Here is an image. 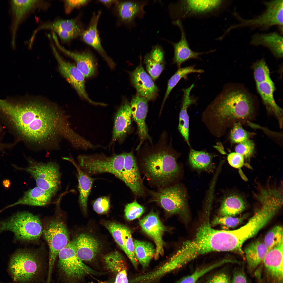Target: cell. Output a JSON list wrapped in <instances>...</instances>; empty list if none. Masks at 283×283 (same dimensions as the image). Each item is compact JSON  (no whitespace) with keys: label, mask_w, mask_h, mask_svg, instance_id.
Returning <instances> with one entry per match:
<instances>
[{"label":"cell","mask_w":283,"mask_h":283,"mask_svg":"<svg viewBox=\"0 0 283 283\" xmlns=\"http://www.w3.org/2000/svg\"><path fill=\"white\" fill-rule=\"evenodd\" d=\"M49 248V269L47 283H50L53 265L59 253L69 242L68 231L64 223L58 220L50 221L43 230Z\"/></svg>","instance_id":"obj_14"},{"label":"cell","mask_w":283,"mask_h":283,"mask_svg":"<svg viewBox=\"0 0 283 283\" xmlns=\"http://www.w3.org/2000/svg\"><path fill=\"white\" fill-rule=\"evenodd\" d=\"M227 262H228V260H222L197 269L191 275L183 278L178 283H197L198 280L204 275Z\"/></svg>","instance_id":"obj_40"},{"label":"cell","mask_w":283,"mask_h":283,"mask_svg":"<svg viewBox=\"0 0 283 283\" xmlns=\"http://www.w3.org/2000/svg\"><path fill=\"white\" fill-rule=\"evenodd\" d=\"M204 72V70L203 69L195 68L194 65L179 68L177 71L168 80L166 91L162 102V108L171 91L182 78H184V79H186L187 76L189 74L193 73H202Z\"/></svg>","instance_id":"obj_38"},{"label":"cell","mask_w":283,"mask_h":283,"mask_svg":"<svg viewBox=\"0 0 283 283\" xmlns=\"http://www.w3.org/2000/svg\"><path fill=\"white\" fill-rule=\"evenodd\" d=\"M38 258L35 253L27 250H20L15 252L11 257L9 265L12 279L21 283L34 279L41 268Z\"/></svg>","instance_id":"obj_12"},{"label":"cell","mask_w":283,"mask_h":283,"mask_svg":"<svg viewBox=\"0 0 283 283\" xmlns=\"http://www.w3.org/2000/svg\"><path fill=\"white\" fill-rule=\"evenodd\" d=\"M283 229L280 225L273 227L267 233L263 242L268 250L272 248L283 240Z\"/></svg>","instance_id":"obj_41"},{"label":"cell","mask_w":283,"mask_h":283,"mask_svg":"<svg viewBox=\"0 0 283 283\" xmlns=\"http://www.w3.org/2000/svg\"><path fill=\"white\" fill-rule=\"evenodd\" d=\"M64 159L71 162L77 170L79 193V201L83 210L84 213H86L88 197L92 187L93 179L84 172L73 159L65 157Z\"/></svg>","instance_id":"obj_32"},{"label":"cell","mask_w":283,"mask_h":283,"mask_svg":"<svg viewBox=\"0 0 283 283\" xmlns=\"http://www.w3.org/2000/svg\"><path fill=\"white\" fill-rule=\"evenodd\" d=\"M226 1L215 0L178 1L170 4L171 17L175 20L191 17L202 18L217 15L225 7Z\"/></svg>","instance_id":"obj_6"},{"label":"cell","mask_w":283,"mask_h":283,"mask_svg":"<svg viewBox=\"0 0 283 283\" xmlns=\"http://www.w3.org/2000/svg\"><path fill=\"white\" fill-rule=\"evenodd\" d=\"M250 134L242 128L241 123L238 121L233 123L230 132V138L232 142L240 143L249 139Z\"/></svg>","instance_id":"obj_43"},{"label":"cell","mask_w":283,"mask_h":283,"mask_svg":"<svg viewBox=\"0 0 283 283\" xmlns=\"http://www.w3.org/2000/svg\"><path fill=\"white\" fill-rule=\"evenodd\" d=\"M213 252H227L225 231L212 228L207 220L198 228L194 238L183 243L176 255L183 266L199 256Z\"/></svg>","instance_id":"obj_4"},{"label":"cell","mask_w":283,"mask_h":283,"mask_svg":"<svg viewBox=\"0 0 283 283\" xmlns=\"http://www.w3.org/2000/svg\"><path fill=\"white\" fill-rule=\"evenodd\" d=\"M58 256L59 273L65 283H78L88 275L98 273L79 259L72 241Z\"/></svg>","instance_id":"obj_9"},{"label":"cell","mask_w":283,"mask_h":283,"mask_svg":"<svg viewBox=\"0 0 283 283\" xmlns=\"http://www.w3.org/2000/svg\"><path fill=\"white\" fill-rule=\"evenodd\" d=\"M177 155L170 145L161 143L146 149L140 156L139 167L151 183L160 188L171 185L179 177Z\"/></svg>","instance_id":"obj_3"},{"label":"cell","mask_w":283,"mask_h":283,"mask_svg":"<svg viewBox=\"0 0 283 283\" xmlns=\"http://www.w3.org/2000/svg\"><path fill=\"white\" fill-rule=\"evenodd\" d=\"M43 29H51L56 32L63 41H68L81 35L82 31L75 19H59L52 22L44 24L34 31L30 42L32 43L36 33Z\"/></svg>","instance_id":"obj_20"},{"label":"cell","mask_w":283,"mask_h":283,"mask_svg":"<svg viewBox=\"0 0 283 283\" xmlns=\"http://www.w3.org/2000/svg\"><path fill=\"white\" fill-rule=\"evenodd\" d=\"M232 283H247L246 278L243 273L241 272L235 273Z\"/></svg>","instance_id":"obj_52"},{"label":"cell","mask_w":283,"mask_h":283,"mask_svg":"<svg viewBox=\"0 0 283 283\" xmlns=\"http://www.w3.org/2000/svg\"><path fill=\"white\" fill-rule=\"evenodd\" d=\"M110 208V201L109 197L104 196L97 198L93 205L94 211L100 214H105L109 211Z\"/></svg>","instance_id":"obj_47"},{"label":"cell","mask_w":283,"mask_h":283,"mask_svg":"<svg viewBox=\"0 0 283 283\" xmlns=\"http://www.w3.org/2000/svg\"><path fill=\"white\" fill-rule=\"evenodd\" d=\"M282 36L276 32L267 33H256L252 36L250 44L254 46H262L268 48L277 57L283 55Z\"/></svg>","instance_id":"obj_25"},{"label":"cell","mask_w":283,"mask_h":283,"mask_svg":"<svg viewBox=\"0 0 283 283\" xmlns=\"http://www.w3.org/2000/svg\"><path fill=\"white\" fill-rule=\"evenodd\" d=\"M132 118L130 103L126 100L122 103L115 114L110 146L116 141L119 143L122 142L130 130Z\"/></svg>","instance_id":"obj_17"},{"label":"cell","mask_w":283,"mask_h":283,"mask_svg":"<svg viewBox=\"0 0 283 283\" xmlns=\"http://www.w3.org/2000/svg\"><path fill=\"white\" fill-rule=\"evenodd\" d=\"M245 207V202L241 197L230 194L223 199L219 213L221 216L233 217L242 212Z\"/></svg>","instance_id":"obj_33"},{"label":"cell","mask_w":283,"mask_h":283,"mask_svg":"<svg viewBox=\"0 0 283 283\" xmlns=\"http://www.w3.org/2000/svg\"><path fill=\"white\" fill-rule=\"evenodd\" d=\"M99 1L107 5H109L113 3L117 2V1L115 0H100Z\"/></svg>","instance_id":"obj_53"},{"label":"cell","mask_w":283,"mask_h":283,"mask_svg":"<svg viewBox=\"0 0 283 283\" xmlns=\"http://www.w3.org/2000/svg\"><path fill=\"white\" fill-rule=\"evenodd\" d=\"M207 283H230L227 275L223 273L217 274L212 277Z\"/></svg>","instance_id":"obj_50"},{"label":"cell","mask_w":283,"mask_h":283,"mask_svg":"<svg viewBox=\"0 0 283 283\" xmlns=\"http://www.w3.org/2000/svg\"><path fill=\"white\" fill-rule=\"evenodd\" d=\"M125 247L126 250L125 254L135 268H137L139 263L135 254L133 240L130 230L128 232L126 237Z\"/></svg>","instance_id":"obj_44"},{"label":"cell","mask_w":283,"mask_h":283,"mask_svg":"<svg viewBox=\"0 0 283 283\" xmlns=\"http://www.w3.org/2000/svg\"><path fill=\"white\" fill-rule=\"evenodd\" d=\"M268 250L263 242L259 240L254 241L248 246L245 249L244 252L250 268H255L263 262Z\"/></svg>","instance_id":"obj_34"},{"label":"cell","mask_w":283,"mask_h":283,"mask_svg":"<svg viewBox=\"0 0 283 283\" xmlns=\"http://www.w3.org/2000/svg\"><path fill=\"white\" fill-rule=\"evenodd\" d=\"M0 111L21 139L38 147H57L61 138L69 141L75 135L67 117L48 103L0 99Z\"/></svg>","instance_id":"obj_1"},{"label":"cell","mask_w":283,"mask_h":283,"mask_svg":"<svg viewBox=\"0 0 283 283\" xmlns=\"http://www.w3.org/2000/svg\"><path fill=\"white\" fill-rule=\"evenodd\" d=\"M38 216L27 211L18 212L6 220L0 221V233L9 231L17 240L30 242L39 239L43 233Z\"/></svg>","instance_id":"obj_5"},{"label":"cell","mask_w":283,"mask_h":283,"mask_svg":"<svg viewBox=\"0 0 283 283\" xmlns=\"http://www.w3.org/2000/svg\"><path fill=\"white\" fill-rule=\"evenodd\" d=\"M115 275V283H129L126 268L121 270Z\"/></svg>","instance_id":"obj_51"},{"label":"cell","mask_w":283,"mask_h":283,"mask_svg":"<svg viewBox=\"0 0 283 283\" xmlns=\"http://www.w3.org/2000/svg\"><path fill=\"white\" fill-rule=\"evenodd\" d=\"M139 224L143 231L153 240L156 245L154 258L157 259L164 253L163 237L166 228L158 214L153 211L141 219Z\"/></svg>","instance_id":"obj_16"},{"label":"cell","mask_w":283,"mask_h":283,"mask_svg":"<svg viewBox=\"0 0 283 283\" xmlns=\"http://www.w3.org/2000/svg\"><path fill=\"white\" fill-rule=\"evenodd\" d=\"M257 90L268 111L277 117L280 126L282 125V110L276 104L274 97L275 88L270 76V71L263 58L252 66Z\"/></svg>","instance_id":"obj_10"},{"label":"cell","mask_w":283,"mask_h":283,"mask_svg":"<svg viewBox=\"0 0 283 283\" xmlns=\"http://www.w3.org/2000/svg\"><path fill=\"white\" fill-rule=\"evenodd\" d=\"M213 158L211 155L205 151L191 149L189 156V162L191 167L195 170L212 172L214 169Z\"/></svg>","instance_id":"obj_35"},{"label":"cell","mask_w":283,"mask_h":283,"mask_svg":"<svg viewBox=\"0 0 283 283\" xmlns=\"http://www.w3.org/2000/svg\"><path fill=\"white\" fill-rule=\"evenodd\" d=\"M39 2V1L36 0L11 1V8L13 16L12 44L13 48L15 46V35L19 25L25 16Z\"/></svg>","instance_id":"obj_29"},{"label":"cell","mask_w":283,"mask_h":283,"mask_svg":"<svg viewBox=\"0 0 283 283\" xmlns=\"http://www.w3.org/2000/svg\"><path fill=\"white\" fill-rule=\"evenodd\" d=\"M164 55L161 46L157 45L153 46L150 52L144 57L146 70L153 80H156L164 69Z\"/></svg>","instance_id":"obj_30"},{"label":"cell","mask_w":283,"mask_h":283,"mask_svg":"<svg viewBox=\"0 0 283 283\" xmlns=\"http://www.w3.org/2000/svg\"><path fill=\"white\" fill-rule=\"evenodd\" d=\"M134 252L139 263L144 268L148 266L154 257L155 250L153 245L146 241L135 240H133Z\"/></svg>","instance_id":"obj_36"},{"label":"cell","mask_w":283,"mask_h":283,"mask_svg":"<svg viewBox=\"0 0 283 283\" xmlns=\"http://www.w3.org/2000/svg\"><path fill=\"white\" fill-rule=\"evenodd\" d=\"M103 260L106 268L115 275L120 270L126 268L122 255L117 251L106 254L104 256Z\"/></svg>","instance_id":"obj_39"},{"label":"cell","mask_w":283,"mask_h":283,"mask_svg":"<svg viewBox=\"0 0 283 283\" xmlns=\"http://www.w3.org/2000/svg\"><path fill=\"white\" fill-rule=\"evenodd\" d=\"M125 153L110 156L103 153L82 154L78 157V166L90 176L104 173L114 175L120 179L124 161Z\"/></svg>","instance_id":"obj_7"},{"label":"cell","mask_w":283,"mask_h":283,"mask_svg":"<svg viewBox=\"0 0 283 283\" xmlns=\"http://www.w3.org/2000/svg\"><path fill=\"white\" fill-rule=\"evenodd\" d=\"M132 117L136 122L140 141L137 150H139L146 139L151 140L148 133L145 120L148 111V100L137 94L132 97L130 103Z\"/></svg>","instance_id":"obj_19"},{"label":"cell","mask_w":283,"mask_h":283,"mask_svg":"<svg viewBox=\"0 0 283 283\" xmlns=\"http://www.w3.org/2000/svg\"><path fill=\"white\" fill-rule=\"evenodd\" d=\"M145 211L144 207L134 200L126 205L124 210V215L127 220L132 221L139 218Z\"/></svg>","instance_id":"obj_42"},{"label":"cell","mask_w":283,"mask_h":283,"mask_svg":"<svg viewBox=\"0 0 283 283\" xmlns=\"http://www.w3.org/2000/svg\"><path fill=\"white\" fill-rule=\"evenodd\" d=\"M131 73V82L136 89L137 94L148 101L155 99L158 88L153 79L144 70L141 63Z\"/></svg>","instance_id":"obj_21"},{"label":"cell","mask_w":283,"mask_h":283,"mask_svg":"<svg viewBox=\"0 0 283 283\" xmlns=\"http://www.w3.org/2000/svg\"><path fill=\"white\" fill-rule=\"evenodd\" d=\"M150 201L160 205L170 214H184L188 210L186 191L181 185L172 184L156 191H148Z\"/></svg>","instance_id":"obj_13"},{"label":"cell","mask_w":283,"mask_h":283,"mask_svg":"<svg viewBox=\"0 0 283 283\" xmlns=\"http://www.w3.org/2000/svg\"><path fill=\"white\" fill-rule=\"evenodd\" d=\"M254 103L251 95L243 88L226 86L204 112L203 122L213 134L220 137L233 122L251 117Z\"/></svg>","instance_id":"obj_2"},{"label":"cell","mask_w":283,"mask_h":283,"mask_svg":"<svg viewBox=\"0 0 283 283\" xmlns=\"http://www.w3.org/2000/svg\"><path fill=\"white\" fill-rule=\"evenodd\" d=\"M115 278L110 279L109 280L102 282L99 283H115Z\"/></svg>","instance_id":"obj_55"},{"label":"cell","mask_w":283,"mask_h":283,"mask_svg":"<svg viewBox=\"0 0 283 283\" xmlns=\"http://www.w3.org/2000/svg\"><path fill=\"white\" fill-rule=\"evenodd\" d=\"M242 220L243 218L241 217L221 216L215 218L212 223L213 225H220L228 227H233L238 225Z\"/></svg>","instance_id":"obj_46"},{"label":"cell","mask_w":283,"mask_h":283,"mask_svg":"<svg viewBox=\"0 0 283 283\" xmlns=\"http://www.w3.org/2000/svg\"><path fill=\"white\" fill-rule=\"evenodd\" d=\"M2 145L0 144V148L1 147H2Z\"/></svg>","instance_id":"obj_56"},{"label":"cell","mask_w":283,"mask_h":283,"mask_svg":"<svg viewBox=\"0 0 283 283\" xmlns=\"http://www.w3.org/2000/svg\"><path fill=\"white\" fill-rule=\"evenodd\" d=\"M265 7L264 11L260 15L251 19H245L234 10V16L238 23L231 26L222 36L224 37L231 30L240 28L249 27L267 30L272 26L277 25L281 29L283 27V0H275L263 2Z\"/></svg>","instance_id":"obj_8"},{"label":"cell","mask_w":283,"mask_h":283,"mask_svg":"<svg viewBox=\"0 0 283 283\" xmlns=\"http://www.w3.org/2000/svg\"><path fill=\"white\" fill-rule=\"evenodd\" d=\"M193 84L188 87L182 89L183 95L182 105L179 115V122L178 128L182 136L188 145L189 142V117L187 109L191 105L195 103L196 99L190 95V93L194 87Z\"/></svg>","instance_id":"obj_31"},{"label":"cell","mask_w":283,"mask_h":283,"mask_svg":"<svg viewBox=\"0 0 283 283\" xmlns=\"http://www.w3.org/2000/svg\"><path fill=\"white\" fill-rule=\"evenodd\" d=\"M52 37L58 48L75 61L77 67L85 78L91 77L94 75L96 70V64L91 54L88 52L79 53L69 51L60 44L54 32H52Z\"/></svg>","instance_id":"obj_24"},{"label":"cell","mask_w":283,"mask_h":283,"mask_svg":"<svg viewBox=\"0 0 283 283\" xmlns=\"http://www.w3.org/2000/svg\"><path fill=\"white\" fill-rule=\"evenodd\" d=\"M4 186L6 188H8L10 185V181L8 180H5L3 182Z\"/></svg>","instance_id":"obj_54"},{"label":"cell","mask_w":283,"mask_h":283,"mask_svg":"<svg viewBox=\"0 0 283 283\" xmlns=\"http://www.w3.org/2000/svg\"><path fill=\"white\" fill-rule=\"evenodd\" d=\"M86 0H71L64 1V9L66 13H68L74 8L84 5L89 1Z\"/></svg>","instance_id":"obj_49"},{"label":"cell","mask_w":283,"mask_h":283,"mask_svg":"<svg viewBox=\"0 0 283 283\" xmlns=\"http://www.w3.org/2000/svg\"><path fill=\"white\" fill-rule=\"evenodd\" d=\"M54 195L51 192L36 186L25 192L22 198L17 202L0 210V213L7 208L18 205L44 206L50 202Z\"/></svg>","instance_id":"obj_26"},{"label":"cell","mask_w":283,"mask_h":283,"mask_svg":"<svg viewBox=\"0 0 283 283\" xmlns=\"http://www.w3.org/2000/svg\"><path fill=\"white\" fill-rule=\"evenodd\" d=\"M28 160L27 167L21 168L14 166V167L28 172L35 181L37 186L55 195L61 184V174L58 164L52 162L44 163L31 159Z\"/></svg>","instance_id":"obj_11"},{"label":"cell","mask_w":283,"mask_h":283,"mask_svg":"<svg viewBox=\"0 0 283 283\" xmlns=\"http://www.w3.org/2000/svg\"><path fill=\"white\" fill-rule=\"evenodd\" d=\"M148 2L147 1H131L118 2V10L119 17L123 22L134 23L137 18L141 19L145 13L144 7Z\"/></svg>","instance_id":"obj_27"},{"label":"cell","mask_w":283,"mask_h":283,"mask_svg":"<svg viewBox=\"0 0 283 283\" xmlns=\"http://www.w3.org/2000/svg\"><path fill=\"white\" fill-rule=\"evenodd\" d=\"M101 12L94 15L88 28L83 31L82 36L84 41L96 49L106 61L109 66L113 68L115 64L107 56L101 45L98 34L97 26Z\"/></svg>","instance_id":"obj_28"},{"label":"cell","mask_w":283,"mask_h":283,"mask_svg":"<svg viewBox=\"0 0 283 283\" xmlns=\"http://www.w3.org/2000/svg\"><path fill=\"white\" fill-rule=\"evenodd\" d=\"M243 156L236 152L229 154L227 159L230 165L232 167L240 169L244 164V159Z\"/></svg>","instance_id":"obj_48"},{"label":"cell","mask_w":283,"mask_h":283,"mask_svg":"<svg viewBox=\"0 0 283 283\" xmlns=\"http://www.w3.org/2000/svg\"><path fill=\"white\" fill-rule=\"evenodd\" d=\"M72 241L79 259L83 262L94 260L100 253L101 245L99 241L87 233L80 234Z\"/></svg>","instance_id":"obj_22"},{"label":"cell","mask_w":283,"mask_h":283,"mask_svg":"<svg viewBox=\"0 0 283 283\" xmlns=\"http://www.w3.org/2000/svg\"><path fill=\"white\" fill-rule=\"evenodd\" d=\"M283 240L268 250L263 262L265 270L273 281L282 283L283 277Z\"/></svg>","instance_id":"obj_23"},{"label":"cell","mask_w":283,"mask_h":283,"mask_svg":"<svg viewBox=\"0 0 283 283\" xmlns=\"http://www.w3.org/2000/svg\"><path fill=\"white\" fill-rule=\"evenodd\" d=\"M104 225L118 245L125 253V241L129 229L124 225L113 222H106Z\"/></svg>","instance_id":"obj_37"},{"label":"cell","mask_w":283,"mask_h":283,"mask_svg":"<svg viewBox=\"0 0 283 283\" xmlns=\"http://www.w3.org/2000/svg\"><path fill=\"white\" fill-rule=\"evenodd\" d=\"M51 46L53 53L59 64V71L67 81L74 88L79 96L90 104L101 106V102L91 100L89 97L85 88V77L74 64L66 61L61 57L51 39Z\"/></svg>","instance_id":"obj_15"},{"label":"cell","mask_w":283,"mask_h":283,"mask_svg":"<svg viewBox=\"0 0 283 283\" xmlns=\"http://www.w3.org/2000/svg\"><path fill=\"white\" fill-rule=\"evenodd\" d=\"M172 23L177 26L181 33V38L179 41L176 43L171 42L174 49V56L173 62L179 68L186 61L191 59H200L199 56L204 54L214 52L213 50L206 52H196L190 48L187 40L186 32L181 20H174Z\"/></svg>","instance_id":"obj_18"},{"label":"cell","mask_w":283,"mask_h":283,"mask_svg":"<svg viewBox=\"0 0 283 283\" xmlns=\"http://www.w3.org/2000/svg\"><path fill=\"white\" fill-rule=\"evenodd\" d=\"M254 149L253 141L248 139L239 143L236 146V152L243 156L246 159L249 158L253 153Z\"/></svg>","instance_id":"obj_45"}]
</instances>
